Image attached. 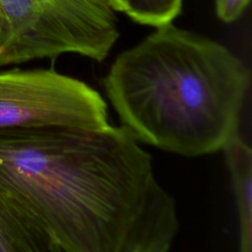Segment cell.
Returning a JSON list of instances; mask_svg holds the SVG:
<instances>
[{
    "label": "cell",
    "mask_w": 252,
    "mask_h": 252,
    "mask_svg": "<svg viewBox=\"0 0 252 252\" xmlns=\"http://www.w3.org/2000/svg\"><path fill=\"white\" fill-rule=\"evenodd\" d=\"M110 125L107 101L80 79L44 68L0 72V129Z\"/></svg>",
    "instance_id": "obj_4"
},
{
    "label": "cell",
    "mask_w": 252,
    "mask_h": 252,
    "mask_svg": "<svg viewBox=\"0 0 252 252\" xmlns=\"http://www.w3.org/2000/svg\"><path fill=\"white\" fill-rule=\"evenodd\" d=\"M250 0H215L218 18L226 24L237 21L246 10Z\"/></svg>",
    "instance_id": "obj_9"
},
{
    "label": "cell",
    "mask_w": 252,
    "mask_h": 252,
    "mask_svg": "<svg viewBox=\"0 0 252 252\" xmlns=\"http://www.w3.org/2000/svg\"><path fill=\"white\" fill-rule=\"evenodd\" d=\"M222 153L236 204L237 252H252V150L239 135Z\"/></svg>",
    "instance_id": "obj_5"
},
{
    "label": "cell",
    "mask_w": 252,
    "mask_h": 252,
    "mask_svg": "<svg viewBox=\"0 0 252 252\" xmlns=\"http://www.w3.org/2000/svg\"><path fill=\"white\" fill-rule=\"evenodd\" d=\"M179 227L172 196L161 186L123 252H170ZM51 252H62L51 244Z\"/></svg>",
    "instance_id": "obj_6"
},
{
    "label": "cell",
    "mask_w": 252,
    "mask_h": 252,
    "mask_svg": "<svg viewBox=\"0 0 252 252\" xmlns=\"http://www.w3.org/2000/svg\"><path fill=\"white\" fill-rule=\"evenodd\" d=\"M107 0H0V66L77 54L104 61L120 32Z\"/></svg>",
    "instance_id": "obj_3"
},
{
    "label": "cell",
    "mask_w": 252,
    "mask_h": 252,
    "mask_svg": "<svg viewBox=\"0 0 252 252\" xmlns=\"http://www.w3.org/2000/svg\"><path fill=\"white\" fill-rule=\"evenodd\" d=\"M0 252H51L47 236L30 220L0 200Z\"/></svg>",
    "instance_id": "obj_7"
},
{
    "label": "cell",
    "mask_w": 252,
    "mask_h": 252,
    "mask_svg": "<svg viewBox=\"0 0 252 252\" xmlns=\"http://www.w3.org/2000/svg\"><path fill=\"white\" fill-rule=\"evenodd\" d=\"M102 87L138 142L200 157L240 135L250 72L222 43L171 23L120 52Z\"/></svg>",
    "instance_id": "obj_2"
},
{
    "label": "cell",
    "mask_w": 252,
    "mask_h": 252,
    "mask_svg": "<svg viewBox=\"0 0 252 252\" xmlns=\"http://www.w3.org/2000/svg\"><path fill=\"white\" fill-rule=\"evenodd\" d=\"M183 0H127L124 14L136 24L159 28L181 14Z\"/></svg>",
    "instance_id": "obj_8"
},
{
    "label": "cell",
    "mask_w": 252,
    "mask_h": 252,
    "mask_svg": "<svg viewBox=\"0 0 252 252\" xmlns=\"http://www.w3.org/2000/svg\"><path fill=\"white\" fill-rule=\"evenodd\" d=\"M160 187L122 125L0 129V200L62 252H123Z\"/></svg>",
    "instance_id": "obj_1"
},
{
    "label": "cell",
    "mask_w": 252,
    "mask_h": 252,
    "mask_svg": "<svg viewBox=\"0 0 252 252\" xmlns=\"http://www.w3.org/2000/svg\"><path fill=\"white\" fill-rule=\"evenodd\" d=\"M110 6L116 11L120 13H124L127 6V0H107Z\"/></svg>",
    "instance_id": "obj_10"
}]
</instances>
